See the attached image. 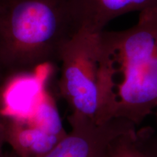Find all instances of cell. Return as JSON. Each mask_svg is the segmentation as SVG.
<instances>
[{"instance_id":"6da1fadb","label":"cell","mask_w":157,"mask_h":157,"mask_svg":"<svg viewBox=\"0 0 157 157\" xmlns=\"http://www.w3.org/2000/svg\"><path fill=\"white\" fill-rule=\"evenodd\" d=\"M99 123L140 124L157 106V10L126 30L101 33Z\"/></svg>"},{"instance_id":"7a4b0ae2","label":"cell","mask_w":157,"mask_h":157,"mask_svg":"<svg viewBox=\"0 0 157 157\" xmlns=\"http://www.w3.org/2000/svg\"><path fill=\"white\" fill-rule=\"evenodd\" d=\"M78 31L70 0H2L0 74L4 81L60 62L65 44Z\"/></svg>"},{"instance_id":"3957f363","label":"cell","mask_w":157,"mask_h":157,"mask_svg":"<svg viewBox=\"0 0 157 157\" xmlns=\"http://www.w3.org/2000/svg\"><path fill=\"white\" fill-rule=\"evenodd\" d=\"M101 33L80 29L60 55L59 89L70 109L71 126L86 121L99 123Z\"/></svg>"},{"instance_id":"277c9868","label":"cell","mask_w":157,"mask_h":157,"mask_svg":"<svg viewBox=\"0 0 157 157\" xmlns=\"http://www.w3.org/2000/svg\"><path fill=\"white\" fill-rule=\"evenodd\" d=\"M71 127V130L43 157H106L116 137L136 128L135 124L123 119L86 121Z\"/></svg>"},{"instance_id":"5b68a950","label":"cell","mask_w":157,"mask_h":157,"mask_svg":"<svg viewBox=\"0 0 157 157\" xmlns=\"http://www.w3.org/2000/svg\"><path fill=\"white\" fill-rule=\"evenodd\" d=\"M0 124L5 142L18 157L44 156L65 135L51 132L34 118L19 115L0 116Z\"/></svg>"},{"instance_id":"8992f818","label":"cell","mask_w":157,"mask_h":157,"mask_svg":"<svg viewBox=\"0 0 157 157\" xmlns=\"http://www.w3.org/2000/svg\"><path fill=\"white\" fill-rule=\"evenodd\" d=\"M70 10L78 30L101 32L121 15L157 10V0H70Z\"/></svg>"},{"instance_id":"52a82bcc","label":"cell","mask_w":157,"mask_h":157,"mask_svg":"<svg viewBox=\"0 0 157 157\" xmlns=\"http://www.w3.org/2000/svg\"><path fill=\"white\" fill-rule=\"evenodd\" d=\"M151 129L136 128L119 135L112 141L106 157H156L153 150Z\"/></svg>"},{"instance_id":"ba28073f","label":"cell","mask_w":157,"mask_h":157,"mask_svg":"<svg viewBox=\"0 0 157 157\" xmlns=\"http://www.w3.org/2000/svg\"><path fill=\"white\" fill-rule=\"evenodd\" d=\"M5 143V140H4V137L2 134V129L1 124H0V157H5L4 156L2 153V145L3 143Z\"/></svg>"},{"instance_id":"9c48e42d","label":"cell","mask_w":157,"mask_h":157,"mask_svg":"<svg viewBox=\"0 0 157 157\" xmlns=\"http://www.w3.org/2000/svg\"><path fill=\"white\" fill-rule=\"evenodd\" d=\"M153 148L157 157V135L156 134H154V138H153Z\"/></svg>"},{"instance_id":"30bf717a","label":"cell","mask_w":157,"mask_h":157,"mask_svg":"<svg viewBox=\"0 0 157 157\" xmlns=\"http://www.w3.org/2000/svg\"><path fill=\"white\" fill-rule=\"evenodd\" d=\"M4 84H5V81H4L3 78L2 77L1 74H0V111H1V93Z\"/></svg>"},{"instance_id":"8fae6325","label":"cell","mask_w":157,"mask_h":157,"mask_svg":"<svg viewBox=\"0 0 157 157\" xmlns=\"http://www.w3.org/2000/svg\"><path fill=\"white\" fill-rule=\"evenodd\" d=\"M2 1V0H0V2H1Z\"/></svg>"}]
</instances>
